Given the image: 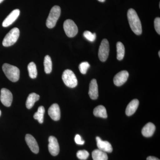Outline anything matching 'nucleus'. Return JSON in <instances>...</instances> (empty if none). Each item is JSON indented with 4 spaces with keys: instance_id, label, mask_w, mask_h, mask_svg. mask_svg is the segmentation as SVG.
Listing matches in <instances>:
<instances>
[{
    "instance_id": "f257e3e1",
    "label": "nucleus",
    "mask_w": 160,
    "mask_h": 160,
    "mask_svg": "<svg viewBox=\"0 0 160 160\" xmlns=\"http://www.w3.org/2000/svg\"><path fill=\"white\" fill-rule=\"evenodd\" d=\"M127 17L130 28L135 34L140 35L142 33V26L139 18L135 10L130 9L127 12Z\"/></svg>"
},
{
    "instance_id": "f03ea898",
    "label": "nucleus",
    "mask_w": 160,
    "mask_h": 160,
    "mask_svg": "<svg viewBox=\"0 0 160 160\" xmlns=\"http://www.w3.org/2000/svg\"><path fill=\"white\" fill-rule=\"evenodd\" d=\"M2 70L6 77L11 82H15L19 79L20 70L16 66L5 63L2 66Z\"/></svg>"
},
{
    "instance_id": "7ed1b4c3",
    "label": "nucleus",
    "mask_w": 160,
    "mask_h": 160,
    "mask_svg": "<svg viewBox=\"0 0 160 160\" xmlns=\"http://www.w3.org/2000/svg\"><path fill=\"white\" fill-rule=\"evenodd\" d=\"M61 13V9L59 6H55L52 7L46 20V25L48 28L52 29L56 26Z\"/></svg>"
},
{
    "instance_id": "20e7f679",
    "label": "nucleus",
    "mask_w": 160,
    "mask_h": 160,
    "mask_svg": "<svg viewBox=\"0 0 160 160\" xmlns=\"http://www.w3.org/2000/svg\"><path fill=\"white\" fill-rule=\"evenodd\" d=\"M20 30L18 28H14L6 34L3 40L2 45L5 47L12 46L16 42L19 37Z\"/></svg>"
},
{
    "instance_id": "39448f33",
    "label": "nucleus",
    "mask_w": 160,
    "mask_h": 160,
    "mask_svg": "<svg viewBox=\"0 0 160 160\" xmlns=\"http://www.w3.org/2000/svg\"><path fill=\"white\" fill-rule=\"evenodd\" d=\"M63 82L69 88H73L78 85V80L74 72L70 69H66L62 76Z\"/></svg>"
},
{
    "instance_id": "423d86ee",
    "label": "nucleus",
    "mask_w": 160,
    "mask_h": 160,
    "mask_svg": "<svg viewBox=\"0 0 160 160\" xmlns=\"http://www.w3.org/2000/svg\"><path fill=\"white\" fill-rule=\"evenodd\" d=\"M63 28L66 35L69 38L74 37L78 31L76 24L71 19H67L65 21Z\"/></svg>"
},
{
    "instance_id": "0eeeda50",
    "label": "nucleus",
    "mask_w": 160,
    "mask_h": 160,
    "mask_svg": "<svg viewBox=\"0 0 160 160\" xmlns=\"http://www.w3.org/2000/svg\"><path fill=\"white\" fill-rule=\"evenodd\" d=\"M109 42L106 39H104L100 45L98 51V57L100 61L106 62L109 55Z\"/></svg>"
},
{
    "instance_id": "6e6552de",
    "label": "nucleus",
    "mask_w": 160,
    "mask_h": 160,
    "mask_svg": "<svg viewBox=\"0 0 160 160\" xmlns=\"http://www.w3.org/2000/svg\"><path fill=\"white\" fill-rule=\"evenodd\" d=\"M0 100L3 105L9 107L11 106L12 101V95L9 89L2 88L1 90Z\"/></svg>"
},
{
    "instance_id": "1a4fd4ad",
    "label": "nucleus",
    "mask_w": 160,
    "mask_h": 160,
    "mask_svg": "<svg viewBox=\"0 0 160 160\" xmlns=\"http://www.w3.org/2000/svg\"><path fill=\"white\" fill-rule=\"evenodd\" d=\"M49 142L48 148L50 154L53 156L58 155L59 152L60 147L56 138L53 136L49 137Z\"/></svg>"
},
{
    "instance_id": "9d476101",
    "label": "nucleus",
    "mask_w": 160,
    "mask_h": 160,
    "mask_svg": "<svg viewBox=\"0 0 160 160\" xmlns=\"http://www.w3.org/2000/svg\"><path fill=\"white\" fill-rule=\"evenodd\" d=\"M129 76V72L126 70L120 72L115 76L113 78L114 85L117 86H122L126 82Z\"/></svg>"
},
{
    "instance_id": "9b49d317",
    "label": "nucleus",
    "mask_w": 160,
    "mask_h": 160,
    "mask_svg": "<svg viewBox=\"0 0 160 160\" xmlns=\"http://www.w3.org/2000/svg\"><path fill=\"white\" fill-rule=\"evenodd\" d=\"M20 13L19 9H16L13 10L3 21V27H7L12 25L18 17Z\"/></svg>"
},
{
    "instance_id": "f8f14e48",
    "label": "nucleus",
    "mask_w": 160,
    "mask_h": 160,
    "mask_svg": "<svg viewBox=\"0 0 160 160\" xmlns=\"http://www.w3.org/2000/svg\"><path fill=\"white\" fill-rule=\"evenodd\" d=\"M25 140L31 151L36 154L38 153L39 148L37 142L35 138L31 135L27 134L26 135Z\"/></svg>"
},
{
    "instance_id": "ddd939ff",
    "label": "nucleus",
    "mask_w": 160,
    "mask_h": 160,
    "mask_svg": "<svg viewBox=\"0 0 160 160\" xmlns=\"http://www.w3.org/2000/svg\"><path fill=\"white\" fill-rule=\"evenodd\" d=\"M48 114L54 121H58L61 118V111L59 106L56 103L52 104L48 110Z\"/></svg>"
},
{
    "instance_id": "4468645a",
    "label": "nucleus",
    "mask_w": 160,
    "mask_h": 160,
    "mask_svg": "<svg viewBox=\"0 0 160 160\" xmlns=\"http://www.w3.org/2000/svg\"><path fill=\"white\" fill-rule=\"evenodd\" d=\"M96 141L98 148L100 150L109 153L112 151V146L109 142L102 141L99 137L96 138Z\"/></svg>"
},
{
    "instance_id": "2eb2a0df",
    "label": "nucleus",
    "mask_w": 160,
    "mask_h": 160,
    "mask_svg": "<svg viewBox=\"0 0 160 160\" xmlns=\"http://www.w3.org/2000/svg\"><path fill=\"white\" fill-rule=\"evenodd\" d=\"M89 94L92 100H96L98 97V89L96 80L93 79L89 84Z\"/></svg>"
},
{
    "instance_id": "dca6fc26",
    "label": "nucleus",
    "mask_w": 160,
    "mask_h": 160,
    "mask_svg": "<svg viewBox=\"0 0 160 160\" xmlns=\"http://www.w3.org/2000/svg\"><path fill=\"white\" fill-rule=\"evenodd\" d=\"M155 129V126L153 123H147L142 129V134L145 137H150L154 134Z\"/></svg>"
},
{
    "instance_id": "f3484780",
    "label": "nucleus",
    "mask_w": 160,
    "mask_h": 160,
    "mask_svg": "<svg viewBox=\"0 0 160 160\" xmlns=\"http://www.w3.org/2000/svg\"><path fill=\"white\" fill-rule=\"evenodd\" d=\"M139 104V102L138 99L132 100L131 102H130L126 107V115L130 116L134 114L138 107Z\"/></svg>"
},
{
    "instance_id": "a211bd4d",
    "label": "nucleus",
    "mask_w": 160,
    "mask_h": 160,
    "mask_svg": "<svg viewBox=\"0 0 160 160\" xmlns=\"http://www.w3.org/2000/svg\"><path fill=\"white\" fill-rule=\"evenodd\" d=\"M40 96L34 92L29 94L26 102V106L27 109H30L34 106L35 103L38 101Z\"/></svg>"
},
{
    "instance_id": "6ab92c4d",
    "label": "nucleus",
    "mask_w": 160,
    "mask_h": 160,
    "mask_svg": "<svg viewBox=\"0 0 160 160\" xmlns=\"http://www.w3.org/2000/svg\"><path fill=\"white\" fill-rule=\"evenodd\" d=\"M92 159L93 160H108L107 154L105 152L100 149H95L92 153Z\"/></svg>"
},
{
    "instance_id": "aec40b11",
    "label": "nucleus",
    "mask_w": 160,
    "mask_h": 160,
    "mask_svg": "<svg viewBox=\"0 0 160 160\" xmlns=\"http://www.w3.org/2000/svg\"><path fill=\"white\" fill-rule=\"evenodd\" d=\"M93 114L97 117L106 118L108 117L106 108L103 106H97L93 110Z\"/></svg>"
},
{
    "instance_id": "412c9836",
    "label": "nucleus",
    "mask_w": 160,
    "mask_h": 160,
    "mask_svg": "<svg viewBox=\"0 0 160 160\" xmlns=\"http://www.w3.org/2000/svg\"><path fill=\"white\" fill-rule=\"evenodd\" d=\"M117 52L118 60L119 61L122 60L125 56V48L124 45L121 42H119L117 43Z\"/></svg>"
},
{
    "instance_id": "4be33fe9",
    "label": "nucleus",
    "mask_w": 160,
    "mask_h": 160,
    "mask_svg": "<svg viewBox=\"0 0 160 160\" xmlns=\"http://www.w3.org/2000/svg\"><path fill=\"white\" fill-rule=\"evenodd\" d=\"M45 109L43 106L39 107L38 111L35 113L33 118L37 120L40 124H42L44 122V115Z\"/></svg>"
},
{
    "instance_id": "5701e85b",
    "label": "nucleus",
    "mask_w": 160,
    "mask_h": 160,
    "mask_svg": "<svg viewBox=\"0 0 160 160\" xmlns=\"http://www.w3.org/2000/svg\"><path fill=\"white\" fill-rule=\"evenodd\" d=\"M44 68L45 71L47 74L51 73L52 70V62L51 58L49 55H46L44 58Z\"/></svg>"
},
{
    "instance_id": "b1692460",
    "label": "nucleus",
    "mask_w": 160,
    "mask_h": 160,
    "mask_svg": "<svg viewBox=\"0 0 160 160\" xmlns=\"http://www.w3.org/2000/svg\"><path fill=\"white\" fill-rule=\"evenodd\" d=\"M28 70L29 76L31 78H36L37 77L38 72L36 66L33 62L29 63L28 66Z\"/></svg>"
},
{
    "instance_id": "393cba45",
    "label": "nucleus",
    "mask_w": 160,
    "mask_h": 160,
    "mask_svg": "<svg viewBox=\"0 0 160 160\" xmlns=\"http://www.w3.org/2000/svg\"><path fill=\"white\" fill-rule=\"evenodd\" d=\"M89 154L86 150H79L77 153V156L79 159L86 160L89 157Z\"/></svg>"
},
{
    "instance_id": "a878e982",
    "label": "nucleus",
    "mask_w": 160,
    "mask_h": 160,
    "mask_svg": "<svg viewBox=\"0 0 160 160\" xmlns=\"http://www.w3.org/2000/svg\"><path fill=\"white\" fill-rule=\"evenodd\" d=\"M84 37L89 42H93L96 38V34L95 33H92L91 32L86 31L83 33Z\"/></svg>"
},
{
    "instance_id": "bb28decb",
    "label": "nucleus",
    "mask_w": 160,
    "mask_h": 160,
    "mask_svg": "<svg viewBox=\"0 0 160 160\" xmlns=\"http://www.w3.org/2000/svg\"><path fill=\"white\" fill-rule=\"evenodd\" d=\"M89 67H90V65L88 62H83L80 64L79 69L80 72L82 74H86Z\"/></svg>"
},
{
    "instance_id": "cd10ccee",
    "label": "nucleus",
    "mask_w": 160,
    "mask_h": 160,
    "mask_svg": "<svg viewBox=\"0 0 160 160\" xmlns=\"http://www.w3.org/2000/svg\"><path fill=\"white\" fill-rule=\"evenodd\" d=\"M154 27L158 34H160V18L158 17L155 19L154 21Z\"/></svg>"
},
{
    "instance_id": "c85d7f7f",
    "label": "nucleus",
    "mask_w": 160,
    "mask_h": 160,
    "mask_svg": "<svg viewBox=\"0 0 160 160\" xmlns=\"http://www.w3.org/2000/svg\"><path fill=\"white\" fill-rule=\"evenodd\" d=\"M74 140L76 143L78 145H84V143H85V141L82 140V138L78 134H77L76 135Z\"/></svg>"
},
{
    "instance_id": "c756f323",
    "label": "nucleus",
    "mask_w": 160,
    "mask_h": 160,
    "mask_svg": "<svg viewBox=\"0 0 160 160\" xmlns=\"http://www.w3.org/2000/svg\"><path fill=\"white\" fill-rule=\"evenodd\" d=\"M147 160H160L158 158L154 157L149 156L147 158Z\"/></svg>"
},
{
    "instance_id": "7c9ffc66",
    "label": "nucleus",
    "mask_w": 160,
    "mask_h": 160,
    "mask_svg": "<svg viewBox=\"0 0 160 160\" xmlns=\"http://www.w3.org/2000/svg\"><path fill=\"white\" fill-rule=\"evenodd\" d=\"M99 2H104L106 1V0H98Z\"/></svg>"
},
{
    "instance_id": "2f4dec72",
    "label": "nucleus",
    "mask_w": 160,
    "mask_h": 160,
    "mask_svg": "<svg viewBox=\"0 0 160 160\" xmlns=\"http://www.w3.org/2000/svg\"><path fill=\"white\" fill-rule=\"evenodd\" d=\"M3 1H4V0H0V3H2Z\"/></svg>"
},
{
    "instance_id": "473e14b6",
    "label": "nucleus",
    "mask_w": 160,
    "mask_h": 160,
    "mask_svg": "<svg viewBox=\"0 0 160 160\" xmlns=\"http://www.w3.org/2000/svg\"><path fill=\"white\" fill-rule=\"evenodd\" d=\"M158 55H159V58H160V51H159Z\"/></svg>"
},
{
    "instance_id": "72a5a7b5",
    "label": "nucleus",
    "mask_w": 160,
    "mask_h": 160,
    "mask_svg": "<svg viewBox=\"0 0 160 160\" xmlns=\"http://www.w3.org/2000/svg\"><path fill=\"white\" fill-rule=\"evenodd\" d=\"M1 113H2V112H1V110H0V116H1Z\"/></svg>"
}]
</instances>
